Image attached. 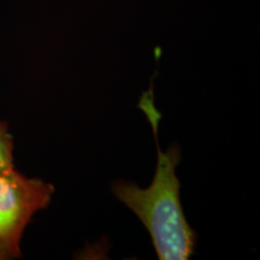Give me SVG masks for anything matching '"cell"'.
Masks as SVG:
<instances>
[{
	"mask_svg": "<svg viewBox=\"0 0 260 260\" xmlns=\"http://www.w3.org/2000/svg\"><path fill=\"white\" fill-rule=\"evenodd\" d=\"M158 147V162L153 182L141 189L129 182H116L112 191L147 228L160 260H187L193 254L197 234L188 224L180 200L176 167L181 153L177 146L162 152Z\"/></svg>",
	"mask_w": 260,
	"mask_h": 260,
	"instance_id": "cell-1",
	"label": "cell"
},
{
	"mask_svg": "<svg viewBox=\"0 0 260 260\" xmlns=\"http://www.w3.org/2000/svg\"><path fill=\"white\" fill-rule=\"evenodd\" d=\"M54 187L15 167L0 172V260L22 256L21 240L38 211L51 203Z\"/></svg>",
	"mask_w": 260,
	"mask_h": 260,
	"instance_id": "cell-2",
	"label": "cell"
},
{
	"mask_svg": "<svg viewBox=\"0 0 260 260\" xmlns=\"http://www.w3.org/2000/svg\"><path fill=\"white\" fill-rule=\"evenodd\" d=\"M14 165V136L9 132L8 123L0 119V172Z\"/></svg>",
	"mask_w": 260,
	"mask_h": 260,
	"instance_id": "cell-3",
	"label": "cell"
}]
</instances>
